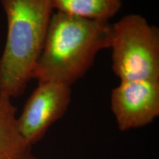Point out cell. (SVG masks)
<instances>
[{
  "instance_id": "obj_7",
  "label": "cell",
  "mask_w": 159,
  "mask_h": 159,
  "mask_svg": "<svg viewBox=\"0 0 159 159\" xmlns=\"http://www.w3.org/2000/svg\"><path fill=\"white\" fill-rule=\"evenodd\" d=\"M57 12L94 21H109L120 11L122 0H51Z\"/></svg>"
},
{
  "instance_id": "obj_8",
  "label": "cell",
  "mask_w": 159,
  "mask_h": 159,
  "mask_svg": "<svg viewBox=\"0 0 159 159\" xmlns=\"http://www.w3.org/2000/svg\"><path fill=\"white\" fill-rule=\"evenodd\" d=\"M25 159H39V158H37L36 156H35L34 155L32 154V152H30L27 156H26V158Z\"/></svg>"
},
{
  "instance_id": "obj_3",
  "label": "cell",
  "mask_w": 159,
  "mask_h": 159,
  "mask_svg": "<svg viewBox=\"0 0 159 159\" xmlns=\"http://www.w3.org/2000/svg\"><path fill=\"white\" fill-rule=\"evenodd\" d=\"M112 69L121 80H159V30L139 14L112 25Z\"/></svg>"
},
{
  "instance_id": "obj_4",
  "label": "cell",
  "mask_w": 159,
  "mask_h": 159,
  "mask_svg": "<svg viewBox=\"0 0 159 159\" xmlns=\"http://www.w3.org/2000/svg\"><path fill=\"white\" fill-rule=\"evenodd\" d=\"M71 86L56 82L39 83L17 117L20 134L30 147L37 144L55 122L63 116L71 102Z\"/></svg>"
},
{
  "instance_id": "obj_1",
  "label": "cell",
  "mask_w": 159,
  "mask_h": 159,
  "mask_svg": "<svg viewBox=\"0 0 159 159\" xmlns=\"http://www.w3.org/2000/svg\"><path fill=\"white\" fill-rule=\"evenodd\" d=\"M111 35L109 21L53 13L32 79L71 87L92 66L97 53L110 48Z\"/></svg>"
},
{
  "instance_id": "obj_6",
  "label": "cell",
  "mask_w": 159,
  "mask_h": 159,
  "mask_svg": "<svg viewBox=\"0 0 159 159\" xmlns=\"http://www.w3.org/2000/svg\"><path fill=\"white\" fill-rule=\"evenodd\" d=\"M16 112L11 99L0 94V159H25L31 152L20 134Z\"/></svg>"
},
{
  "instance_id": "obj_5",
  "label": "cell",
  "mask_w": 159,
  "mask_h": 159,
  "mask_svg": "<svg viewBox=\"0 0 159 159\" xmlns=\"http://www.w3.org/2000/svg\"><path fill=\"white\" fill-rule=\"evenodd\" d=\"M111 103L120 130L146 126L159 116V80L121 81L113 89Z\"/></svg>"
},
{
  "instance_id": "obj_2",
  "label": "cell",
  "mask_w": 159,
  "mask_h": 159,
  "mask_svg": "<svg viewBox=\"0 0 159 159\" xmlns=\"http://www.w3.org/2000/svg\"><path fill=\"white\" fill-rule=\"evenodd\" d=\"M7 38L0 57V94L16 98L25 92L53 13L51 0H1Z\"/></svg>"
}]
</instances>
